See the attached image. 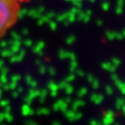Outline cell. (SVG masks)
I'll list each match as a JSON object with an SVG mask.
<instances>
[{
    "instance_id": "1",
    "label": "cell",
    "mask_w": 125,
    "mask_h": 125,
    "mask_svg": "<svg viewBox=\"0 0 125 125\" xmlns=\"http://www.w3.org/2000/svg\"><path fill=\"white\" fill-rule=\"evenodd\" d=\"M29 0H0V39L18 22L23 4Z\"/></svg>"
}]
</instances>
